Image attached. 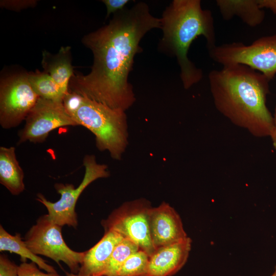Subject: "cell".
<instances>
[{
  "instance_id": "17",
  "label": "cell",
  "mask_w": 276,
  "mask_h": 276,
  "mask_svg": "<svg viewBox=\"0 0 276 276\" xmlns=\"http://www.w3.org/2000/svg\"><path fill=\"white\" fill-rule=\"evenodd\" d=\"M0 251H9L19 255L22 262L29 259L34 262L41 269L47 272H57L52 266L48 264L45 261L34 254L22 241L18 233L12 235L0 225Z\"/></svg>"
},
{
  "instance_id": "4",
  "label": "cell",
  "mask_w": 276,
  "mask_h": 276,
  "mask_svg": "<svg viewBox=\"0 0 276 276\" xmlns=\"http://www.w3.org/2000/svg\"><path fill=\"white\" fill-rule=\"evenodd\" d=\"M82 96V103L72 118L95 135L99 150L108 151L112 158L120 160L128 143L125 111Z\"/></svg>"
},
{
  "instance_id": "3",
  "label": "cell",
  "mask_w": 276,
  "mask_h": 276,
  "mask_svg": "<svg viewBox=\"0 0 276 276\" xmlns=\"http://www.w3.org/2000/svg\"><path fill=\"white\" fill-rule=\"evenodd\" d=\"M160 18L163 36L158 49L176 58L183 86L188 89L203 76L202 70L188 58L191 44L202 36L208 50L216 45L213 14L210 10L202 8L199 0H173Z\"/></svg>"
},
{
  "instance_id": "20",
  "label": "cell",
  "mask_w": 276,
  "mask_h": 276,
  "mask_svg": "<svg viewBox=\"0 0 276 276\" xmlns=\"http://www.w3.org/2000/svg\"><path fill=\"white\" fill-rule=\"evenodd\" d=\"M150 257L139 249L130 255L123 263L118 276H142L146 272Z\"/></svg>"
},
{
  "instance_id": "19",
  "label": "cell",
  "mask_w": 276,
  "mask_h": 276,
  "mask_svg": "<svg viewBox=\"0 0 276 276\" xmlns=\"http://www.w3.org/2000/svg\"><path fill=\"white\" fill-rule=\"evenodd\" d=\"M139 249L135 243L124 238L115 246L102 275L118 276L120 269L127 259Z\"/></svg>"
},
{
  "instance_id": "10",
  "label": "cell",
  "mask_w": 276,
  "mask_h": 276,
  "mask_svg": "<svg viewBox=\"0 0 276 276\" xmlns=\"http://www.w3.org/2000/svg\"><path fill=\"white\" fill-rule=\"evenodd\" d=\"M24 128L18 132L17 145L27 141L44 142L50 132L66 126H78L65 110L62 101L39 97L27 116Z\"/></svg>"
},
{
  "instance_id": "15",
  "label": "cell",
  "mask_w": 276,
  "mask_h": 276,
  "mask_svg": "<svg viewBox=\"0 0 276 276\" xmlns=\"http://www.w3.org/2000/svg\"><path fill=\"white\" fill-rule=\"evenodd\" d=\"M70 50V47H62L55 55L42 52L41 64L44 72L52 77L64 95L68 91L70 80L74 75Z\"/></svg>"
},
{
  "instance_id": "1",
  "label": "cell",
  "mask_w": 276,
  "mask_h": 276,
  "mask_svg": "<svg viewBox=\"0 0 276 276\" xmlns=\"http://www.w3.org/2000/svg\"><path fill=\"white\" fill-rule=\"evenodd\" d=\"M153 29H161L160 18L144 2L114 14L108 25L82 38L93 54V64L87 75H73L68 90L112 108H129L135 98L128 76L135 55L142 52L140 41Z\"/></svg>"
},
{
  "instance_id": "13",
  "label": "cell",
  "mask_w": 276,
  "mask_h": 276,
  "mask_svg": "<svg viewBox=\"0 0 276 276\" xmlns=\"http://www.w3.org/2000/svg\"><path fill=\"white\" fill-rule=\"evenodd\" d=\"M124 238L114 231L104 233L93 247L85 251L78 273L82 275H102L115 246Z\"/></svg>"
},
{
  "instance_id": "14",
  "label": "cell",
  "mask_w": 276,
  "mask_h": 276,
  "mask_svg": "<svg viewBox=\"0 0 276 276\" xmlns=\"http://www.w3.org/2000/svg\"><path fill=\"white\" fill-rule=\"evenodd\" d=\"M216 4L225 20L237 16L248 26L255 27L265 18V12L260 7L258 0H217Z\"/></svg>"
},
{
  "instance_id": "8",
  "label": "cell",
  "mask_w": 276,
  "mask_h": 276,
  "mask_svg": "<svg viewBox=\"0 0 276 276\" xmlns=\"http://www.w3.org/2000/svg\"><path fill=\"white\" fill-rule=\"evenodd\" d=\"M151 208L145 199L124 203L102 221L105 232L111 231L120 234L133 242L150 257L156 250L149 224Z\"/></svg>"
},
{
  "instance_id": "11",
  "label": "cell",
  "mask_w": 276,
  "mask_h": 276,
  "mask_svg": "<svg viewBox=\"0 0 276 276\" xmlns=\"http://www.w3.org/2000/svg\"><path fill=\"white\" fill-rule=\"evenodd\" d=\"M149 224L155 249L178 242L188 237L179 215L166 202L156 208H151Z\"/></svg>"
},
{
  "instance_id": "12",
  "label": "cell",
  "mask_w": 276,
  "mask_h": 276,
  "mask_svg": "<svg viewBox=\"0 0 276 276\" xmlns=\"http://www.w3.org/2000/svg\"><path fill=\"white\" fill-rule=\"evenodd\" d=\"M191 239H185L158 248L150 257L147 269L142 276H171L185 264L191 248Z\"/></svg>"
},
{
  "instance_id": "6",
  "label": "cell",
  "mask_w": 276,
  "mask_h": 276,
  "mask_svg": "<svg viewBox=\"0 0 276 276\" xmlns=\"http://www.w3.org/2000/svg\"><path fill=\"white\" fill-rule=\"evenodd\" d=\"M83 165L85 173L78 187L75 188L73 185L69 183H55V189L61 196L57 201L51 202L40 193L37 195L36 200L45 206L50 219L61 226L66 225L74 228L77 227L78 220L75 207L81 194L93 181L109 176L108 166L97 163L94 155H85Z\"/></svg>"
},
{
  "instance_id": "18",
  "label": "cell",
  "mask_w": 276,
  "mask_h": 276,
  "mask_svg": "<svg viewBox=\"0 0 276 276\" xmlns=\"http://www.w3.org/2000/svg\"><path fill=\"white\" fill-rule=\"evenodd\" d=\"M27 75L32 88L39 97L62 101L63 93L48 73L37 71L27 73Z\"/></svg>"
},
{
  "instance_id": "25",
  "label": "cell",
  "mask_w": 276,
  "mask_h": 276,
  "mask_svg": "<svg viewBox=\"0 0 276 276\" xmlns=\"http://www.w3.org/2000/svg\"><path fill=\"white\" fill-rule=\"evenodd\" d=\"M35 1H1V6L12 10H20L27 7L34 6Z\"/></svg>"
},
{
  "instance_id": "9",
  "label": "cell",
  "mask_w": 276,
  "mask_h": 276,
  "mask_svg": "<svg viewBox=\"0 0 276 276\" xmlns=\"http://www.w3.org/2000/svg\"><path fill=\"white\" fill-rule=\"evenodd\" d=\"M28 80L27 73L1 80L0 124L6 129L18 126L25 120L39 98Z\"/></svg>"
},
{
  "instance_id": "23",
  "label": "cell",
  "mask_w": 276,
  "mask_h": 276,
  "mask_svg": "<svg viewBox=\"0 0 276 276\" xmlns=\"http://www.w3.org/2000/svg\"><path fill=\"white\" fill-rule=\"evenodd\" d=\"M18 266L4 254L0 255V276H18Z\"/></svg>"
},
{
  "instance_id": "16",
  "label": "cell",
  "mask_w": 276,
  "mask_h": 276,
  "mask_svg": "<svg viewBox=\"0 0 276 276\" xmlns=\"http://www.w3.org/2000/svg\"><path fill=\"white\" fill-rule=\"evenodd\" d=\"M24 174L17 161L14 147H0V183L13 195L25 190Z\"/></svg>"
},
{
  "instance_id": "22",
  "label": "cell",
  "mask_w": 276,
  "mask_h": 276,
  "mask_svg": "<svg viewBox=\"0 0 276 276\" xmlns=\"http://www.w3.org/2000/svg\"><path fill=\"white\" fill-rule=\"evenodd\" d=\"M36 263L22 262L18 266V276H61L57 272L44 273L38 268Z\"/></svg>"
},
{
  "instance_id": "24",
  "label": "cell",
  "mask_w": 276,
  "mask_h": 276,
  "mask_svg": "<svg viewBox=\"0 0 276 276\" xmlns=\"http://www.w3.org/2000/svg\"><path fill=\"white\" fill-rule=\"evenodd\" d=\"M105 4L107 14L106 18L111 13H116L125 8L126 5L129 3V0H103Z\"/></svg>"
},
{
  "instance_id": "27",
  "label": "cell",
  "mask_w": 276,
  "mask_h": 276,
  "mask_svg": "<svg viewBox=\"0 0 276 276\" xmlns=\"http://www.w3.org/2000/svg\"><path fill=\"white\" fill-rule=\"evenodd\" d=\"M273 128L270 135V137L272 141L273 147L276 150V106L274 113L273 116Z\"/></svg>"
},
{
  "instance_id": "21",
  "label": "cell",
  "mask_w": 276,
  "mask_h": 276,
  "mask_svg": "<svg viewBox=\"0 0 276 276\" xmlns=\"http://www.w3.org/2000/svg\"><path fill=\"white\" fill-rule=\"evenodd\" d=\"M83 96L68 90L63 96L62 103L67 113L72 116L81 106Z\"/></svg>"
},
{
  "instance_id": "2",
  "label": "cell",
  "mask_w": 276,
  "mask_h": 276,
  "mask_svg": "<svg viewBox=\"0 0 276 276\" xmlns=\"http://www.w3.org/2000/svg\"><path fill=\"white\" fill-rule=\"evenodd\" d=\"M208 78L214 105L222 115L256 137L270 136L273 116L266 104L270 81L265 76L235 64L211 71Z\"/></svg>"
},
{
  "instance_id": "29",
  "label": "cell",
  "mask_w": 276,
  "mask_h": 276,
  "mask_svg": "<svg viewBox=\"0 0 276 276\" xmlns=\"http://www.w3.org/2000/svg\"><path fill=\"white\" fill-rule=\"evenodd\" d=\"M270 276H276V265L275 266L274 272Z\"/></svg>"
},
{
  "instance_id": "26",
  "label": "cell",
  "mask_w": 276,
  "mask_h": 276,
  "mask_svg": "<svg viewBox=\"0 0 276 276\" xmlns=\"http://www.w3.org/2000/svg\"><path fill=\"white\" fill-rule=\"evenodd\" d=\"M258 2L261 8L269 9L276 14V0H258Z\"/></svg>"
},
{
  "instance_id": "28",
  "label": "cell",
  "mask_w": 276,
  "mask_h": 276,
  "mask_svg": "<svg viewBox=\"0 0 276 276\" xmlns=\"http://www.w3.org/2000/svg\"><path fill=\"white\" fill-rule=\"evenodd\" d=\"M66 276H103V275H79L78 273L76 274V273H73L72 272L71 273L66 272Z\"/></svg>"
},
{
  "instance_id": "7",
  "label": "cell",
  "mask_w": 276,
  "mask_h": 276,
  "mask_svg": "<svg viewBox=\"0 0 276 276\" xmlns=\"http://www.w3.org/2000/svg\"><path fill=\"white\" fill-rule=\"evenodd\" d=\"M61 228L48 214L41 216L26 233L24 241L34 254L45 256L58 264L63 262L72 273L77 274L85 251L70 248L62 237Z\"/></svg>"
},
{
  "instance_id": "5",
  "label": "cell",
  "mask_w": 276,
  "mask_h": 276,
  "mask_svg": "<svg viewBox=\"0 0 276 276\" xmlns=\"http://www.w3.org/2000/svg\"><path fill=\"white\" fill-rule=\"evenodd\" d=\"M208 52L213 61L223 66L245 65L269 81L276 75V34L260 37L249 45L239 42L223 43Z\"/></svg>"
}]
</instances>
